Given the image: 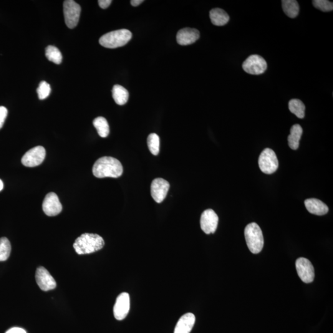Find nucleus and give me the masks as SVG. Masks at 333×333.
Masks as SVG:
<instances>
[{
	"instance_id": "obj_10",
	"label": "nucleus",
	"mask_w": 333,
	"mask_h": 333,
	"mask_svg": "<svg viewBox=\"0 0 333 333\" xmlns=\"http://www.w3.org/2000/svg\"><path fill=\"white\" fill-rule=\"evenodd\" d=\"M130 299L127 292H122L118 295L113 307V315L117 320L125 319L130 311Z\"/></svg>"
},
{
	"instance_id": "obj_15",
	"label": "nucleus",
	"mask_w": 333,
	"mask_h": 333,
	"mask_svg": "<svg viewBox=\"0 0 333 333\" xmlns=\"http://www.w3.org/2000/svg\"><path fill=\"white\" fill-rule=\"evenodd\" d=\"M200 34L198 30L191 28H185L179 30L176 35V41L180 45H189L194 44L199 39Z\"/></svg>"
},
{
	"instance_id": "obj_13",
	"label": "nucleus",
	"mask_w": 333,
	"mask_h": 333,
	"mask_svg": "<svg viewBox=\"0 0 333 333\" xmlns=\"http://www.w3.org/2000/svg\"><path fill=\"white\" fill-rule=\"evenodd\" d=\"M35 279L40 288L44 291H49L56 287V282L49 272L44 267H40L37 269Z\"/></svg>"
},
{
	"instance_id": "obj_28",
	"label": "nucleus",
	"mask_w": 333,
	"mask_h": 333,
	"mask_svg": "<svg viewBox=\"0 0 333 333\" xmlns=\"http://www.w3.org/2000/svg\"><path fill=\"white\" fill-rule=\"evenodd\" d=\"M314 6L317 9L324 12L332 11L333 9V3L327 0H314L312 1Z\"/></svg>"
},
{
	"instance_id": "obj_6",
	"label": "nucleus",
	"mask_w": 333,
	"mask_h": 333,
	"mask_svg": "<svg viewBox=\"0 0 333 333\" xmlns=\"http://www.w3.org/2000/svg\"><path fill=\"white\" fill-rule=\"evenodd\" d=\"M65 24L69 29H74L79 23L81 7L73 0H66L63 3Z\"/></svg>"
},
{
	"instance_id": "obj_16",
	"label": "nucleus",
	"mask_w": 333,
	"mask_h": 333,
	"mask_svg": "<svg viewBox=\"0 0 333 333\" xmlns=\"http://www.w3.org/2000/svg\"><path fill=\"white\" fill-rule=\"evenodd\" d=\"M195 321V316L192 313L183 315L176 324L174 333H190Z\"/></svg>"
},
{
	"instance_id": "obj_9",
	"label": "nucleus",
	"mask_w": 333,
	"mask_h": 333,
	"mask_svg": "<svg viewBox=\"0 0 333 333\" xmlns=\"http://www.w3.org/2000/svg\"><path fill=\"white\" fill-rule=\"evenodd\" d=\"M296 268L297 274L305 283H310L314 281L315 271L314 266L309 259L300 257L296 261Z\"/></svg>"
},
{
	"instance_id": "obj_4",
	"label": "nucleus",
	"mask_w": 333,
	"mask_h": 333,
	"mask_svg": "<svg viewBox=\"0 0 333 333\" xmlns=\"http://www.w3.org/2000/svg\"><path fill=\"white\" fill-rule=\"evenodd\" d=\"M244 236L249 251L253 254H259L263 249L264 240L263 234L256 223H251L244 229Z\"/></svg>"
},
{
	"instance_id": "obj_30",
	"label": "nucleus",
	"mask_w": 333,
	"mask_h": 333,
	"mask_svg": "<svg viewBox=\"0 0 333 333\" xmlns=\"http://www.w3.org/2000/svg\"><path fill=\"white\" fill-rule=\"evenodd\" d=\"M111 2H112L111 0H99V1H98V4H99L100 6L102 7V9L108 8V7L110 6Z\"/></svg>"
},
{
	"instance_id": "obj_29",
	"label": "nucleus",
	"mask_w": 333,
	"mask_h": 333,
	"mask_svg": "<svg viewBox=\"0 0 333 333\" xmlns=\"http://www.w3.org/2000/svg\"><path fill=\"white\" fill-rule=\"evenodd\" d=\"M7 115V110L4 107H0V129L3 126Z\"/></svg>"
},
{
	"instance_id": "obj_8",
	"label": "nucleus",
	"mask_w": 333,
	"mask_h": 333,
	"mask_svg": "<svg viewBox=\"0 0 333 333\" xmlns=\"http://www.w3.org/2000/svg\"><path fill=\"white\" fill-rule=\"evenodd\" d=\"M46 156V151L41 146H35L28 151L22 158L21 162L28 167H34L41 165Z\"/></svg>"
},
{
	"instance_id": "obj_24",
	"label": "nucleus",
	"mask_w": 333,
	"mask_h": 333,
	"mask_svg": "<svg viewBox=\"0 0 333 333\" xmlns=\"http://www.w3.org/2000/svg\"><path fill=\"white\" fill-rule=\"evenodd\" d=\"M45 55L47 59L50 61L55 63L56 64H60L62 62V56L61 53L57 48L54 46H49L47 47Z\"/></svg>"
},
{
	"instance_id": "obj_11",
	"label": "nucleus",
	"mask_w": 333,
	"mask_h": 333,
	"mask_svg": "<svg viewBox=\"0 0 333 333\" xmlns=\"http://www.w3.org/2000/svg\"><path fill=\"white\" fill-rule=\"evenodd\" d=\"M219 217L213 209H207L202 214L200 220L201 228L206 234L215 233L218 228Z\"/></svg>"
},
{
	"instance_id": "obj_31",
	"label": "nucleus",
	"mask_w": 333,
	"mask_h": 333,
	"mask_svg": "<svg viewBox=\"0 0 333 333\" xmlns=\"http://www.w3.org/2000/svg\"><path fill=\"white\" fill-rule=\"evenodd\" d=\"M6 333H27L24 330L20 329V328H12L10 329Z\"/></svg>"
},
{
	"instance_id": "obj_2",
	"label": "nucleus",
	"mask_w": 333,
	"mask_h": 333,
	"mask_svg": "<svg viewBox=\"0 0 333 333\" xmlns=\"http://www.w3.org/2000/svg\"><path fill=\"white\" fill-rule=\"evenodd\" d=\"M105 241L97 234L84 233L79 236L74 244V248L78 254L93 253L102 249Z\"/></svg>"
},
{
	"instance_id": "obj_22",
	"label": "nucleus",
	"mask_w": 333,
	"mask_h": 333,
	"mask_svg": "<svg viewBox=\"0 0 333 333\" xmlns=\"http://www.w3.org/2000/svg\"><path fill=\"white\" fill-rule=\"evenodd\" d=\"M93 124L98 134L102 138H107L110 134V126L105 117H98L93 120Z\"/></svg>"
},
{
	"instance_id": "obj_33",
	"label": "nucleus",
	"mask_w": 333,
	"mask_h": 333,
	"mask_svg": "<svg viewBox=\"0 0 333 333\" xmlns=\"http://www.w3.org/2000/svg\"><path fill=\"white\" fill-rule=\"evenodd\" d=\"M3 187H4L3 183H2V180H1V179H0V191H1L2 190V189H3Z\"/></svg>"
},
{
	"instance_id": "obj_17",
	"label": "nucleus",
	"mask_w": 333,
	"mask_h": 333,
	"mask_svg": "<svg viewBox=\"0 0 333 333\" xmlns=\"http://www.w3.org/2000/svg\"><path fill=\"white\" fill-rule=\"evenodd\" d=\"M304 203L307 211L314 215L322 216L329 213V207L319 199H307L305 201Z\"/></svg>"
},
{
	"instance_id": "obj_12",
	"label": "nucleus",
	"mask_w": 333,
	"mask_h": 333,
	"mask_svg": "<svg viewBox=\"0 0 333 333\" xmlns=\"http://www.w3.org/2000/svg\"><path fill=\"white\" fill-rule=\"evenodd\" d=\"M170 188V184L165 179L158 178L153 181L151 186V194L154 200L161 203L165 200Z\"/></svg>"
},
{
	"instance_id": "obj_1",
	"label": "nucleus",
	"mask_w": 333,
	"mask_h": 333,
	"mask_svg": "<svg viewBox=\"0 0 333 333\" xmlns=\"http://www.w3.org/2000/svg\"><path fill=\"white\" fill-rule=\"evenodd\" d=\"M93 173L99 178H118L122 175L123 166L117 159L105 156L96 161L93 166Z\"/></svg>"
},
{
	"instance_id": "obj_20",
	"label": "nucleus",
	"mask_w": 333,
	"mask_h": 333,
	"mask_svg": "<svg viewBox=\"0 0 333 333\" xmlns=\"http://www.w3.org/2000/svg\"><path fill=\"white\" fill-rule=\"evenodd\" d=\"M112 93L116 104L122 106L127 103L129 94H128L127 90H126L122 86L118 85L113 86Z\"/></svg>"
},
{
	"instance_id": "obj_26",
	"label": "nucleus",
	"mask_w": 333,
	"mask_h": 333,
	"mask_svg": "<svg viewBox=\"0 0 333 333\" xmlns=\"http://www.w3.org/2000/svg\"><path fill=\"white\" fill-rule=\"evenodd\" d=\"M11 246L6 238H0V261H6L11 253Z\"/></svg>"
},
{
	"instance_id": "obj_25",
	"label": "nucleus",
	"mask_w": 333,
	"mask_h": 333,
	"mask_svg": "<svg viewBox=\"0 0 333 333\" xmlns=\"http://www.w3.org/2000/svg\"><path fill=\"white\" fill-rule=\"evenodd\" d=\"M147 143L149 150L154 156H158L160 150V138L156 133H151L148 136Z\"/></svg>"
},
{
	"instance_id": "obj_18",
	"label": "nucleus",
	"mask_w": 333,
	"mask_h": 333,
	"mask_svg": "<svg viewBox=\"0 0 333 333\" xmlns=\"http://www.w3.org/2000/svg\"><path fill=\"white\" fill-rule=\"evenodd\" d=\"M302 132L303 130L301 126L299 124L294 125L290 130V135L287 138V141L290 148L292 150H297L298 149Z\"/></svg>"
},
{
	"instance_id": "obj_5",
	"label": "nucleus",
	"mask_w": 333,
	"mask_h": 333,
	"mask_svg": "<svg viewBox=\"0 0 333 333\" xmlns=\"http://www.w3.org/2000/svg\"><path fill=\"white\" fill-rule=\"evenodd\" d=\"M259 166L262 172L272 174L278 168V161L276 153L272 149L266 148L262 151L259 158Z\"/></svg>"
},
{
	"instance_id": "obj_21",
	"label": "nucleus",
	"mask_w": 333,
	"mask_h": 333,
	"mask_svg": "<svg viewBox=\"0 0 333 333\" xmlns=\"http://www.w3.org/2000/svg\"><path fill=\"white\" fill-rule=\"evenodd\" d=\"M282 9L286 16L290 18H295L299 14V5L295 0H282Z\"/></svg>"
},
{
	"instance_id": "obj_23",
	"label": "nucleus",
	"mask_w": 333,
	"mask_h": 333,
	"mask_svg": "<svg viewBox=\"0 0 333 333\" xmlns=\"http://www.w3.org/2000/svg\"><path fill=\"white\" fill-rule=\"evenodd\" d=\"M289 109L294 114L299 118L305 117V107L301 100L292 99L289 102Z\"/></svg>"
},
{
	"instance_id": "obj_3",
	"label": "nucleus",
	"mask_w": 333,
	"mask_h": 333,
	"mask_svg": "<svg viewBox=\"0 0 333 333\" xmlns=\"http://www.w3.org/2000/svg\"><path fill=\"white\" fill-rule=\"evenodd\" d=\"M132 38V33L127 29H120L110 32L103 35L100 44L107 49H117L124 46Z\"/></svg>"
},
{
	"instance_id": "obj_14",
	"label": "nucleus",
	"mask_w": 333,
	"mask_h": 333,
	"mask_svg": "<svg viewBox=\"0 0 333 333\" xmlns=\"http://www.w3.org/2000/svg\"><path fill=\"white\" fill-rule=\"evenodd\" d=\"M43 210L46 215L56 216L61 213L62 206L56 194L50 193L47 194L42 204Z\"/></svg>"
},
{
	"instance_id": "obj_27",
	"label": "nucleus",
	"mask_w": 333,
	"mask_h": 333,
	"mask_svg": "<svg viewBox=\"0 0 333 333\" xmlns=\"http://www.w3.org/2000/svg\"><path fill=\"white\" fill-rule=\"evenodd\" d=\"M50 93H51V87L49 83L45 81L40 82L39 88H37L39 99L41 100L46 99L49 97Z\"/></svg>"
},
{
	"instance_id": "obj_7",
	"label": "nucleus",
	"mask_w": 333,
	"mask_h": 333,
	"mask_svg": "<svg viewBox=\"0 0 333 333\" xmlns=\"http://www.w3.org/2000/svg\"><path fill=\"white\" fill-rule=\"evenodd\" d=\"M243 68L246 72L252 75L263 74L267 69L266 60L259 55H251L243 62Z\"/></svg>"
},
{
	"instance_id": "obj_19",
	"label": "nucleus",
	"mask_w": 333,
	"mask_h": 333,
	"mask_svg": "<svg viewBox=\"0 0 333 333\" xmlns=\"http://www.w3.org/2000/svg\"><path fill=\"white\" fill-rule=\"evenodd\" d=\"M210 18L212 23L217 26H223L228 23L229 17L224 10L220 8H214L210 11Z\"/></svg>"
},
{
	"instance_id": "obj_32",
	"label": "nucleus",
	"mask_w": 333,
	"mask_h": 333,
	"mask_svg": "<svg viewBox=\"0 0 333 333\" xmlns=\"http://www.w3.org/2000/svg\"><path fill=\"white\" fill-rule=\"evenodd\" d=\"M143 1V0H132V1H130V3L133 6L136 7L142 3Z\"/></svg>"
}]
</instances>
